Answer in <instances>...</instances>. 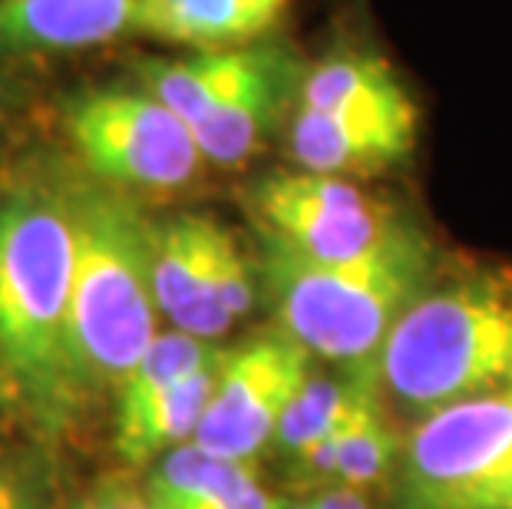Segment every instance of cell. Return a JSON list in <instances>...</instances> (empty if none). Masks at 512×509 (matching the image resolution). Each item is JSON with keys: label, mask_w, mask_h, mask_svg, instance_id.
<instances>
[{"label": "cell", "mask_w": 512, "mask_h": 509, "mask_svg": "<svg viewBox=\"0 0 512 509\" xmlns=\"http://www.w3.org/2000/svg\"><path fill=\"white\" fill-rule=\"evenodd\" d=\"M420 139V110L377 113H321L294 106L285 126L288 159L294 169L324 176L370 179L403 166Z\"/></svg>", "instance_id": "9c48e42d"}, {"label": "cell", "mask_w": 512, "mask_h": 509, "mask_svg": "<svg viewBox=\"0 0 512 509\" xmlns=\"http://www.w3.org/2000/svg\"><path fill=\"white\" fill-rule=\"evenodd\" d=\"M380 387L413 417L512 387V265L440 268L390 331Z\"/></svg>", "instance_id": "277c9868"}, {"label": "cell", "mask_w": 512, "mask_h": 509, "mask_svg": "<svg viewBox=\"0 0 512 509\" xmlns=\"http://www.w3.org/2000/svg\"><path fill=\"white\" fill-rule=\"evenodd\" d=\"M76 166L119 192H179L209 166L192 126L143 86L83 90L63 110Z\"/></svg>", "instance_id": "8992f818"}, {"label": "cell", "mask_w": 512, "mask_h": 509, "mask_svg": "<svg viewBox=\"0 0 512 509\" xmlns=\"http://www.w3.org/2000/svg\"><path fill=\"white\" fill-rule=\"evenodd\" d=\"M291 0H143L139 34L189 50H235L268 40Z\"/></svg>", "instance_id": "4fadbf2b"}, {"label": "cell", "mask_w": 512, "mask_h": 509, "mask_svg": "<svg viewBox=\"0 0 512 509\" xmlns=\"http://www.w3.org/2000/svg\"><path fill=\"white\" fill-rule=\"evenodd\" d=\"M73 215L67 166L0 196V354L30 417L57 433L76 414L70 377Z\"/></svg>", "instance_id": "6da1fadb"}, {"label": "cell", "mask_w": 512, "mask_h": 509, "mask_svg": "<svg viewBox=\"0 0 512 509\" xmlns=\"http://www.w3.org/2000/svg\"><path fill=\"white\" fill-rule=\"evenodd\" d=\"M255 229L314 262H351L384 242L407 212L357 179L278 169L248 189Z\"/></svg>", "instance_id": "52a82bcc"}, {"label": "cell", "mask_w": 512, "mask_h": 509, "mask_svg": "<svg viewBox=\"0 0 512 509\" xmlns=\"http://www.w3.org/2000/svg\"><path fill=\"white\" fill-rule=\"evenodd\" d=\"M304 70L308 67H301L288 43L261 40L252 70L235 93L192 129L205 162L219 169H242L248 159H255L275 129L281 123L288 126Z\"/></svg>", "instance_id": "8fae6325"}, {"label": "cell", "mask_w": 512, "mask_h": 509, "mask_svg": "<svg viewBox=\"0 0 512 509\" xmlns=\"http://www.w3.org/2000/svg\"><path fill=\"white\" fill-rule=\"evenodd\" d=\"M67 509H156V506H152L146 486H136V483L113 476V480H103L100 486H93L90 493L80 496V500Z\"/></svg>", "instance_id": "44dd1931"}, {"label": "cell", "mask_w": 512, "mask_h": 509, "mask_svg": "<svg viewBox=\"0 0 512 509\" xmlns=\"http://www.w3.org/2000/svg\"><path fill=\"white\" fill-rule=\"evenodd\" d=\"M258 480V463L219 457L192 440L156 463L146 493L156 509H225Z\"/></svg>", "instance_id": "e0dca14e"}, {"label": "cell", "mask_w": 512, "mask_h": 509, "mask_svg": "<svg viewBox=\"0 0 512 509\" xmlns=\"http://www.w3.org/2000/svg\"><path fill=\"white\" fill-rule=\"evenodd\" d=\"M10 407V404H20V394H17V387L14 381H10V371H7V364H4V354H0V407Z\"/></svg>", "instance_id": "cb8c5ba5"}, {"label": "cell", "mask_w": 512, "mask_h": 509, "mask_svg": "<svg viewBox=\"0 0 512 509\" xmlns=\"http://www.w3.org/2000/svg\"><path fill=\"white\" fill-rule=\"evenodd\" d=\"M222 225L215 215L179 212L152 219V288L172 331L199 341H219L232 331L215 281V245Z\"/></svg>", "instance_id": "30bf717a"}, {"label": "cell", "mask_w": 512, "mask_h": 509, "mask_svg": "<svg viewBox=\"0 0 512 509\" xmlns=\"http://www.w3.org/2000/svg\"><path fill=\"white\" fill-rule=\"evenodd\" d=\"M311 374L314 354L278 324L228 348L195 443L228 460L258 463V453L275 440L288 404Z\"/></svg>", "instance_id": "ba28073f"}, {"label": "cell", "mask_w": 512, "mask_h": 509, "mask_svg": "<svg viewBox=\"0 0 512 509\" xmlns=\"http://www.w3.org/2000/svg\"><path fill=\"white\" fill-rule=\"evenodd\" d=\"M225 351L228 348H219L199 371L182 377L139 410L116 414V450L129 467H146L152 460H162L169 450L195 440L219 387Z\"/></svg>", "instance_id": "5bb4252c"}, {"label": "cell", "mask_w": 512, "mask_h": 509, "mask_svg": "<svg viewBox=\"0 0 512 509\" xmlns=\"http://www.w3.org/2000/svg\"><path fill=\"white\" fill-rule=\"evenodd\" d=\"M370 384H380V374H354L344 371L341 377H328L321 371H314L298 397L291 400L285 417H281L278 433H275V450L278 457H285V463H294L301 453H308L311 447L334 433V427L351 414V407L357 404Z\"/></svg>", "instance_id": "d6986e66"}, {"label": "cell", "mask_w": 512, "mask_h": 509, "mask_svg": "<svg viewBox=\"0 0 512 509\" xmlns=\"http://www.w3.org/2000/svg\"><path fill=\"white\" fill-rule=\"evenodd\" d=\"M143 0H0V60L50 57L139 34Z\"/></svg>", "instance_id": "7c38bea8"}, {"label": "cell", "mask_w": 512, "mask_h": 509, "mask_svg": "<svg viewBox=\"0 0 512 509\" xmlns=\"http://www.w3.org/2000/svg\"><path fill=\"white\" fill-rule=\"evenodd\" d=\"M261 43V40H258ZM192 50L185 57H149L136 63V83L166 103L192 129L222 106L255 63V47Z\"/></svg>", "instance_id": "9a60e30c"}, {"label": "cell", "mask_w": 512, "mask_h": 509, "mask_svg": "<svg viewBox=\"0 0 512 509\" xmlns=\"http://www.w3.org/2000/svg\"><path fill=\"white\" fill-rule=\"evenodd\" d=\"M258 272L281 331L341 371L380 374L390 331L440 268L433 238L403 215L374 252L351 262H314L258 232Z\"/></svg>", "instance_id": "7a4b0ae2"}, {"label": "cell", "mask_w": 512, "mask_h": 509, "mask_svg": "<svg viewBox=\"0 0 512 509\" xmlns=\"http://www.w3.org/2000/svg\"><path fill=\"white\" fill-rule=\"evenodd\" d=\"M314 509H370L367 493L361 490H344V486H324L311 496Z\"/></svg>", "instance_id": "603a6c76"}, {"label": "cell", "mask_w": 512, "mask_h": 509, "mask_svg": "<svg viewBox=\"0 0 512 509\" xmlns=\"http://www.w3.org/2000/svg\"><path fill=\"white\" fill-rule=\"evenodd\" d=\"M0 509H47L37 483L14 467H0Z\"/></svg>", "instance_id": "7402d4cb"}, {"label": "cell", "mask_w": 512, "mask_h": 509, "mask_svg": "<svg viewBox=\"0 0 512 509\" xmlns=\"http://www.w3.org/2000/svg\"><path fill=\"white\" fill-rule=\"evenodd\" d=\"M215 351H219V344L212 341H199L182 331H159V338L149 344V351L139 357V364L116 391V414H129V410L149 404L152 397L169 391L182 377L199 371Z\"/></svg>", "instance_id": "ffe728a7"}, {"label": "cell", "mask_w": 512, "mask_h": 509, "mask_svg": "<svg viewBox=\"0 0 512 509\" xmlns=\"http://www.w3.org/2000/svg\"><path fill=\"white\" fill-rule=\"evenodd\" d=\"M394 493L400 509H512V387L420 417Z\"/></svg>", "instance_id": "5b68a950"}, {"label": "cell", "mask_w": 512, "mask_h": 509, "mask_svg": "<svg viewBox=\"0 0 512 509\" xmlns=\"http://www.w3.org/2000/svg\"><path fill=\"white\" fill-rule=\"evenodd\" d=\"M403 437L390 424L384 407V387H367L344 420L341 440H337V463L331 486L367 493L380 480H394V470L400 463Z\"/></svg>", "instance_id": "ac0fdd59"}, {"label": "cell", "mask_w": 512, "mask_h": 509, "mask_svg": "<svg viewBox=\"0 0 512 509\" xmlns=\"http://www.w3.org/2000/svg\"><path fill=\"white\" fill-rule=\"evenodd\" d=\"M0 106H4V96H0Z\"/></svg>", "instance_id": "d4e9b609"}, {"label": "cell", "mask_w": 512, "mask_h": 509, "mask_svg": "<svg viewBox=\"0 0 512 509\" xmlns=\"http://www.w3.org/2000/svg\"><path fill=\"white\" fill-rule=\"evenodd\" d=\"M73 215L70 377L76 404L116 394L159 338L152 219L136 196L67 166Z\"/></svg>", "instance_id": "3957f363"}, {"label": "cell", "mask_w": 512, "mask_h": 509, "mask_svg": "<svg viewBox=\"0 0 512 509\" xmlns=\"http://www.w3.org/2000/svg\"><path fill=\"white\" fill-rule=\"evenodd\" d=\"M321 113H374L417 106L394 63L380 53L344 50L311 63L301 77L298 103Z\"/></svg>", "instance_id": "2e32d148"}]
</instances>
